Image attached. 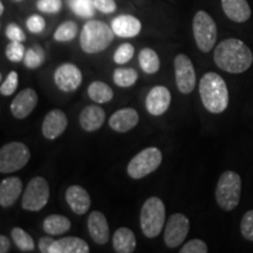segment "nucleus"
<instances>
[{
	"label": "nucleus",
	"instance_id": "obj_19",
	"mask_svg": "<svg viewBox=\"0 0 253 253\" xmlns=\"http://www.w3.org/2000/svg\"><path fill=\"white\" fill-rule=\"evenodd\" d=\"M104 120H106V112L96 104L84 107L79 116L81 128L88 132L99 130L104 123Z\"/></svg>",
	"mask_w": 253,
	"mask_h": 253
},
{
	"label": "nucleus",
	"instance_id": "obj_41",
	"mask_svg": "<svg viewBox=\"0 0 253 253\" xmlns=\"http://www.w3.org/2000/svg\"><path fill=\"white\" fill-rule=\"evenodd\" d=\"M94 5L95 8L106 14L113 13L116 11L115 0H94Z\"/></svg>",
	"mask_w": 253,
	"mask_h": 253
},
{
	"label": "nucleus",
	"instance_id": "obj_30",
	"mask_svg": "<svg viewBox=\"0 0 253 253\" xmlns=\"http://www.w3.org/2000/svg\"><path fill=\"white\" fill-rule=\"evenodd\" d=\"M79 27L74 21H65L56 28L54 33V40L58 42H67L77 37Z\"/></svg>",
	"mask_w": 253,
	"mask_h": 253
},
{
	"label": "nucleus",
	"instance_id": "obj_17",
	"mask_svg": "<svg viewBox=\"0 0 253 253\" xmlns=\"http://www.w3.org/2000/svg\"><path fill=\"white\" fill-rule=\"evenodd\" d=\"M140 121L138 113L134 108H122L110 116L109 126L118 132L130 131Z\"/></svg>",
	"mask_w": 253,
	"mask_h": 253
},
{
	"label": "nucleus",
	"instance_id": "obj_1",
	"mask_svg": "<svg viewBox=\"0 0 253 253\" xmlns=\"http://www.w3.org/2000/svg\"><path fill=\"white\" fill-rule=\"evenodd\" d=\"M213 60L221 71L240 74L252 66L253 54L245 42L231 38L218 43L213 52Z\"/></svg>",
	"mask_w": 253,
	"mask_h": 253
},
{
	"label": "nucleus",
	"instance_id": "obj_9",
	"mask_svg": "<svg viewBox=\"0 0 253 253\" xmlns=\"http://www.w3.org/2000/svg\"><path fill=\"white\" fill-rule=\"evenodd\" d=\"M49 184L43 177H33L28 183L21 199V208L26 211L42 210L48 203Z\"/></svg>",
	"mask_w": 253,
	"mask_h": 253
},
{
	"label": "nucleus",
	"instance_id": "obj_8",
	"mask_svg": "<svg viewBox=\"0 0 253 253\" xmlns=\"http://www.w3.org/2000/svg\"><path fill=\"white\" fill-rule=\"evenodd\" d=\"M31 158V151L21 142H11L0 149V172L11 173L23 169Z\"/></svg>",
	"mask_w": 253,
	"mask_h": 253
},
{
	"label": "nucleus",
	"instance_id": "obj_15",
	"mask_svg": "<svg viewBox=\"0 0 253 253\" xmlns=\"http://www.w3.org/2000/svg\"><path fill=\"white\" fill-rule=\"evenodd\" d=\"M38 104V94L32 88H26L19 93L11 103V113L15 119H26Z\"/></svg>",
	"mask_w": 253,
	"mask_h": 253
},
{
	"label": "nucleus",
	"instance_id": "obj_2",
	"mask_svg": "<svg viewBox=\"0 0 253 253\" xmlns=\"http://www.w3.org/2000/svg\"><path fill=\"white\" fill-rule=\"evenodd\" d=\"M199 95L208 112L220 114L229 106V89L219 74L209 72L199 82Z\"/></svg>",
	"mask_w": 253,
	"mask_h": 253
},
{
	"label": "nucleus",
	"instance_id": "obj_3",
	"mask_svg": "<svg viewBox=\"0 0 253 253\" xmlns=\"http://www.w3.org/2000/svg\"><path fill=\"white\" fill-rule=\"evenodd\" d=\"M112 26L99 20H89L82 27L80 33V46L87 54H96L103 52L114 41Z\"/></svg>",
	"mask_w": 253,
	"mask_h": 253
},
{
	"label": "nucleus",
	"instance_id": "obj_35",
	"mask_svg": "<svg viewBox=\"0 0 253 253\" xmlns=\"http://www.w3.org/2000/svg\"><path fill=\"white\" fill-rule=\"evenodd\" d=\"M18 84H19L18 73L14 71L9 72L7 78H6L5 81L1 84L0 93H1V95H4V96H11V95L15 91V89H17Z\"/></svg>",
	"mask_w": 253,
	"mask_h": 253
},
{
	"label": "nucleus",
	"instance_id": "obj_43",
	"mask_svg": "<svg viewBox=\"0 0 253 253\" xmlns=\"http://www.w3.org/2000/svg\"><path fill=\"white\" fill-rule=\"evenodd\" d=\"M11 249V242L7 237L1 235L0 236V252L1 253H7Z\"/></svg>",
	"mask_w": 253,
	"mask_h": 253
},
{
	"label": "nucleus",
	"instance_id": "obj_25",
	"mask_svg": "<svg viewBox=\"0 0 253 253\" xmlns=\"http://www.w3.org/2000/svg\"><path fill=\"white\" fill-rule=\"evenodd\" d=\"M72 223L62 214H49L42 223V229L49 236H61L71 230Z\"/></svg>",
	"mask_w": 253,
	"mask_h": 253
},
{
	"label": "nucleus",
	"instance_id": "obj_13",
	"mask_svg": "<svg viewBox=\"0 0 253 253\" xmlns=\"http://www.w3.org/2000/svg\"><path fill=\"white\" fill-rule=\"evenodd\" d=\"M171 103V93L164 86L151 88L145 99V108L151 115L161 116L169 109Z\"/></svg>",
	"mask_w": 253,
	"mask_h": 253
},
{
	"label": "nucleus",
	"instance_id": "obj_11",
	"mask_svg": "<svg viewBox=\"0 0 253 253\" xmlns=\"http://www.w3.org/2000/svg\"><path fill=\"white\" fill-rule=\"evenodd\" d=\"M175 80L182 94H190L196 87V72L192 61L185 54L176 55L173 60Z\"/></svg>",
	"mask_w": 253,
	"mask_h": 253
},
{
	"label": "nucleus",
	"instance_id": "obj_20",
	"mask_svg": "<svg viewBox=\"0 0 253 253\" xmlns=\"http://www.w3.org/2000/svg\"><path fill=\"white\" fill-rule=\"evenodd\" d=\"M112 28L115 36L120 38H134L140 34L142 24L134 15L122 14L112 21Z\"/></svg>",
	"mask_w": 253,
	"mask_h": 253
},
{
	"label": "nucleus",
	"instance_id": "obj_14",
	"mask_svg": "<svg viewBox=\"0 0 253 253\" xmlns=\"http://www.w3.org/2000/svg\"><path fill=\"white\" fill-rule=\"evenodd\" d=\"M67 126V115L61 109H53L45 116L41 131L47 140H55L65 132Z\"/></svg>",
	"mask_w": 253,
	"mask_h": 253
},
{
	"label": "nucleus",
	"instance_id": "obj_27",
	"mask_svg": "<svg viewBox=\"0 0 253 253\" xmlns=\"http://www.w3.org/2000/svg\"><path fill=\"white\" fill-rule=\"evenodd\" d=\"M138 62L142 71L147 74H155L161 67V61L157 53L151 48H143L138 54Z\"/></svg>",
	"mask_w": 253,
	"mask_h": 253
},
{
	"label": "nucleus",
	"instance_id": "obj_26",
	"mask_svg": "<svg viewBox=\"0 0 253 253\" xmlns=\"http://www.w3.org/2000/svg\"><path fill=\"white\" fill-rule=\"evenodd\" d=\"M88 95L94 102L96 103H107L113 100L114 91L108 84L102 81L91 82L88 87Z\"/></svg>",
	"mask_w": 253,
	"mask_h": 253
},
{
	"label": "nucleus",
	"instance_id": "obj_44",
	"mask_svg": "<svg viewBox=\"0 0 253 253\" xmlns=\"http://www.w3.org/2000/svg\"><path fill=\"white\" fill-rule=\"evenodd\" d=\"M4 13V4L2 2H0V14Z\"/></svg>",
	"mask_w": 253,
	"mask_h": 253
},
{
	"label": "nucleus",
	"instance_id": "obj_34",
	"mask_svg": "<svg viewBox=\"0 0 253 253\" xmlns=\"http://www.w3.org/2000/svg\"><path fill=\"white\" fill-rule=\"evenodd\" d=\"M135 48L131 43H122L121 46L116 49V52L114 53V62H116L118 65H125L128 61H130L134 56Z\"/></svg>",
	"mask_w": 253,
	"mask_h": 253
},
{
	"label": "nucleus",
	"instance_id": "obj_28",
	"mask_svg": "<svg viewBox=\"0 0 253 253\" xmlns=\"http://www.w3.org/2000/svg\"><path fill=\"white\" fill-rule=\"evenodd\" d=\"M138 79V74L132 68H118L113 75L114 84L121 88H128L134 86Z\"/></svg>",
	"mask_w": 253,
	"mask_h": 253
},
{
	"label": "nucleus",
	"instance_id": "obj_37",
	"mask_svg": "<svg viewBox=\"0 0 253 253\" xmlns=\"http://www.w3.org/2000/svg\"><path fill=\"white\" fill-rule=\"evenodd\" d=\"M37 7L39 11L43 13H58L62 7L61 0H39L37 4Z\"/></svg>",
	"mask_w": 253,
	"mask_h": 253
},
{
	"label": "nucleus",
	"instance_id": "obj_6",
	"mask_svg": "<svg viewBox=\"0 0 253 253\" xmlns=\"http://www.w3.org/2000/svg\"><path fill=\"white\" fill-rule=\"evenodd\" d=\"M162 151L158 148H145L131 158L126 166V173L132 179H141L157 170L162 163Z\"/></svg>",
	"mask_w": 253,
	"mask_h": 253
},
{
	"label": "nucleus",
	"instance_id": "obj_33",
	"mask_svg": "<svg viewBox=\"0 0 253 253\" xmlns=\"http://www.w3.org/2000/svg\"><path fill=\"white\" fill-rule=\"evenodd\" d=\"M6 58L12 62H20L24 60L26 50L20 41H11L6 47Z\"/></svg>",
	"mask_w": 253,
	"mask_h": 253
},
{
	"label": "nucleus",
	"instance_id": "obj_39",
	"mask_svg": "<svg viewBox=\"0 0 253 253\" xmlns=\"http://www.w3.org/2000/svg\"><path fill=\"white\" fill-rule=\"evenodd\" d=\"M26 26L32 33H41L46 27V21L41 15L33 14L27 19Z\"/></svg>",
	"mask_w": 253,
	"mask_h": 253
},
{
	"label": "nucleus",
	"instance_id": "obj_16",
	"mask_svg": "<svg viewBox=\"0 0 253 253\" xmlns=\"http://www.w3.org/2000/svg\"><path fill=\"white\" fill-rule=\"evenodd\" d=\"M88 232L96 244L104 245L109 240L108 220L101 211H93L87 219Z\"/></svg>",
	"mask_w": 253,
	"mask_h": 253
},
{
	"label": "nucleus",
	"instance_id": "obj_22",
	"mask_svg": "<svg viewBox=\"0 0 253 253\" xmlns=\"http://www.w3.org/2000/svg\"><path fill=\"white\" fill-rule=\"evenodd\" d=\"M221 7L230 20L245 23L251 17V7L246 0H221Z\"/></svg>",
	"mask_w": 253,
	"mask_h": 253
},
{
	"label": "nucleus",
	"instance_id": "obj_12",
	"mask_svg": "<svg viewBox=\"0 0 253 253\" xmlns=\"http://www.w3.org/2000/svg\"><path fill=\"white\" fill-rule=\"evenodd\" d=\"M54 82L62 91H74L81 86L82 73L74 63H63L56 68Z\"/></svg>",
	"mask_w": 253,
	"mask_h": 253
},
{
	"label": "nucleus",
	"instance_id": "obj_36",
	"mask_svg": "<svg viewBox=\"0 0 253 253\" xmlns=\"http://www.w3.org/2000/svg\"><path fill=\"white\" fill-rule=\"evenodd\" d=\"M240 232L245 239L253 242V210L248 211L240 223Z\"/></svg>",
	"mask_w": 253,
	"mask_h": 253
},
{
	"label": "nucleus",
	"instance_id": "obj_5",
	"mask_svg": "<svg viewBox=\"0 0 253 253\" xmlns=\"http://www.w3.org/2000/svg\"><path fill=\"white\" fill-rule=\"evenodd\" d=\"M242 192V178L235 171H224L218 179L216 188V201L224 211H232L238 207Z\"/></svg>",
	"mask_w": 253,
	"mask_h": 253
},
{
	"label": "nucleus",
	"instance_id": "obj_10",
	"mask_svg": "<svg viewBox=\"0 0 253 253\" xmlns=\"http://www.w3.org/2000/svg\"><path fill=\"white\" fill-rule=\"evenodd\" d=\"M190 230L189 218L181 212L173 213L167 220L164 229V243L168 248L175 249L184 242Z\"/></svg>",
	"mask_w": 253,
	"mask_h": 253
},
{
	"label": "nucleus",
	"instance_id": "obj_24",
	"mask_svg": "<svg viewBox=\"0 0 253 253\" xmlns=\"http://www.w3.org/2000/svg\"><path fill=\"white\" fill-rule=\"evenodd\" d=\"M113 246L118 253H131L136 249V237L132 230L120 227L113 237Z\"/></svg>",
	"mask_w": 253,
	"mask_h": 253
},
{
	"label": "nucleus",
	"instance_id": "obj_23",
	"mask_svg": "<svg viewBox=\"0 0 253 253\" xmlns=\"http://www.w3.org/2000/svg\"><path fill=\"white\" fill-rule=\"evenodd\" d=\"M89 246L84 239L78 237H63L55 240L49 253H88Z\"/></svg>",
	"mask_w": 253,
	"mask_h": 253
},
{
	"label": "nucleus",
	"instance_id": "obj_32",
	"mask_svg": "<svg viewBox=\"0 0 253 253\" xmlns=\"http://www.w3.org/2000/svg\"><path fill=\"white\" fill-rule=\"evenodd\" d=\"M45 61V54H43V50L40 48L39 46L33 47L26 50V54L24 58V63L27 68L30 69H36L39 68Z\"/></svg>",
	"mask_w": 253,
	"mask_h": 253
},
{
	"label": "nucleus",
	"instance_id": "obj_45",
	"mask_svg": "<svg viewBox=\"0 0 253 253\" xmlns=\"http://www.w3.org/2000/svg\"><path fill=\"white\" fill-rule=\"evenodd\" d=\"M15 1H23V0H15Z\"/></svg>",
	"mask_w": 253,
	"mask_h": 253
},
{
	"label": "nucleus",
	"instance_id": "obj_4",
	"mask_svg": "<svg viewBox=\"0 0 253 253\" xmlns=\"http://www.w3.org/2000/svg\"><path fill=\"white\" fill-rule=\"evenodd\" d=\"M166 223V207L158 197H150L142 205L140 225L147 238H156L163 230Z\"/></svg>",
	"mask_w": 253,
	"mask_h": 253
},
{
	"label": "nucleus",
	"instance_id": "obj_18",
	"mask_svg": "<svg viewBox=\"0 0 253 253\" xmlns=\"http://www.w3.org/2000/svg\"><path fill=\"white\" fill-rule=\"evenodd\" d=\"M66 202L77 214H84L90 208V196L80 185H71L66 191Z\"/></svg>",
	"mask_w": 253,
	"mask_h": 253
},
{
	"label": "nucleus",
	"instance_id": "obj_7",
	"mask_svg": "<svg viewBox=\"0 0 253 253\" xmlns=\"http://www.w3.org/2000/svg\"><path fill=\"white\" fill-rule=\"evenodd\" d=\"M192 31L199 50L210 52L217 40V25L211 15L205 11H198L192 21Z\"/></svg>",
	"mask_w": 253,
	"mask_h": 253
},
{
	"label": "nucleus",
	"instance_id": "obj_40",
	"mask_svg": "<svg viewBox=\"0 0 253 253\" xmlns=\"http://www.w3.org/2000/svg\"><path fill=\"white\" fill-rule=\"evenodd\" d=\"M6 37L11 41H20V42H23L26 39L24 31L14 23L7 25V27H6Z\"/></svg>",
	"mask_w": 253,
	"mask_h": 253
},
{
	"label": "nucleus",
	"instance_id": "obj_38",
	"mask_svg": "<svg viewBox=\"0 0 253 253\" xmlns=\"http://www.w3.org/2000/svg\"><path fill=\"white\" fill-rule=\"evenodd\" d=\"M208 245L202 239H191L181 249V253H207Z\"/></svg>",
	"mask_w": 253,
	"mask_h": 253
},
{
	"label": "nucleus",
	"instance_id": "obj_31",
	"mask_svg": "<svg viewBox=\"0 0 253 253\" xmlns=\"http://www.w3.org/2000/svg\"><path fill=\"white\" fill-rule=\"evenodd\" d=\"M69 6L79 17L90 18L94 15V0H69Z\"/></svg>",
	"mask_w": 253,
	"mask_h": 253
},
{
	"label": "nucleus",
	"instance_id": "obj_21",
	"mask_svg": "<svg viewBox=\"0 0 253 253\" xmlns=\"http://www.w3.org/2000/svg\"><path fill=\"white\" fill-rule=\"evenodd\" d=\"M23 192V182L19 177H7L0 183V205L12 207Z\"/></svg>",
	"mask_w": 253,
	"mask_h": 253
},
{
	"label": "nucleus",
	"instance_id": "obj_29",
	"mask_svg": "<svg viewBox=\"0 0 253 253\" xmlns=\"http://www.w3.org/2000/svg\"><path fill=\"white\" fill-rule=\"evenodd\" d=\"M12 239L14 244L18 246L19 250L24 252H31L34 250V240L28 235L26 231H24L21 227H14L11 232Z\"/></svg>",
	"mask_w": 253,
	"mask_h": 253
},
{
	"label": "nucleus",
	"instance_id": "obj_42",
	"mask_svg": "<svg viewBox=\"0 0 253 253\" xmlns=\"http://www.w3.org/2000/svg\"><path fill=\"white\" fill-rule=\"evenodd\" d=\"M55 242V239H53L52 237H41L39 240V250L41 253H49L50 248H52L53 243Z\"/></svg>",
	"mask_w": 253,
	"mask_h": 253
}]
</instances>
